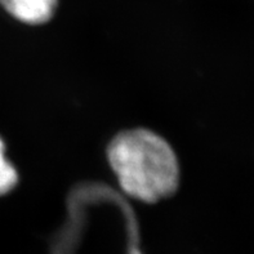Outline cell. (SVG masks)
Returning a JSON list of instances; mask_svg holds the SVG:
<instances>
[{
    "label": "cell",
    "mask_w": 254,
    "mask_h": 254,
    "mask_svg": "<svg viewBox=\"0 0 254 254\" xmlns=\"http://www.w3.org/2000/svg\"><path fill=\"white\" fill-rule=\"evenodd\" d=\"M107 158L120 187L129 196L156 203L177 190V156L156 133L146 129L120 133L110 143Z\"/></svg>",
    "instance_id": "6da1fadb"
},
{
    "label": "cell",
    "mask_w": 254,
    "mask_h": 254,
    "mask_svg": "<svg viewBox=\"0 0 254 254\" xmlns=\"http://www.w3.org/2000/svg\"><path fill=\"white\" fill-rule=\"evenodd\" d=\"M0 4L10 16L29 25L47 22L57 8V0H0Z\"/></svg>",
    "instance_id": "7a4b0ae2"
},
{
    "label": "cell",
    "mask_w": 254,
    "mask_h": 254,
    "mask_svg": "<svg viewBox=\"0 0 254 254\" xmlns=\"http://www.w3.org/2000/svg\"><path fill=\"white\" fill-rule=\"evenodd\" d=\"M18 182V173L5 156V145L0 138V196L10 192Z\"/></svg>",
    "instance_id": "3957f363"
}]
</instances>
